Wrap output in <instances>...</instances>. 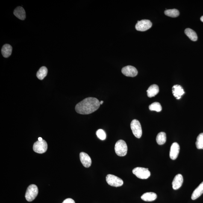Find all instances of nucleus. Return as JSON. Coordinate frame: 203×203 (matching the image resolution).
I'll list each match as a JSON object with an SVG mask.
<instances>
[{
    "mask_svg": "<svg viewBox=\"0 0 203 203\" xmlns=\"http://www.w3.org/2000/svg\"><path fill=\"white\" fill-rule=\"evenodd\" d=\"M14 14L21 20H24L26 18V13L23 8L18 7L15 9Z\"/></svg>",
    "mask_w": 203,
    "mask_h": 203,
    "instance_id": "obj_14",
    "label": "nucleus"
},
{
    "mask_svg": "<svg viewBox=\"0 0 203 203\" xmlns=\"http://www.w3.org/2000/svg\"><path fill=\"white\" fill-rule=\"evenodd\" d=\"M33 149L35 152L39 154H43L47 150V143L45 140H43L42 141L38 140L34 143Z\"/></svg>",
    "mask_w": 203,
    "mask_h": 203,
    "instance_id": "obj_7",
    "label": "nucleus"
},
{
    "mask_svg": "<svg viewBox=\"0 0 203 203\" xmlns=\"http://www.w3.org/2000/svg\"><path fill=\"white\" fill-rule=\"evenodd\" d=\"M164 13L166 16L172 17H177L180 14V12L179 11L175 9L166 10L165 11Z\"/></svg>",
    "mask_w": 203,
    "mask_h": 203,
    "instance_id": "obj_22",
    "label": "nucleus"
},
{
    "mask_svg": "<svg viewBox=\"0 0 203 203\" xmlns=\"http://www.w3.org/2000/svg\"><path fill=\"white\" fill-rule=\"evenodd\" d=\"M38 189L34 184L30 185L27 188L25 194V198L28 202H31L35 199L38 194Z\"/></svg>",
    "mask_w": 203,
    "mask_h": 203,
    "instance_id": "obj_3",
    "label": "nucleus"
},
{
    "mask_svg": "<svg viewBox=\"0 0 203 203\" xmlns=\"http://www.w3.org/2000/svg\"><path fill=\"white\" fill-rule=\"evenodd\" d=\"M185 33L189 39L193 41H196L198 40V36L196 33L190 28H187L185 30Z\"/></svg>",
    "mask_w": 203,
    "mask_h": 203,
    "instance_id": "obj_19",
    "label": "nucleus"
},
{
    "mask_svg": "<svg viewBox=\"0 0 203 203\" xmlns=\"http://www.w3.org/2000/svg\"><path fill=\"white\" fill-rule=\"evenodd\" d=\"M133 173L141 179H147L151 176V172L148 168L137 167L133 170Z\"/></svg>",
    "mask_w": 203,
    "mask_h": 203,
    "instance_id": "obj_4",
    "label": "nucleus"
},
{
    "mask_svg": "<svg viewBox=\"0 0 203 203\" xmlns=\"http://www.w3.org/2000/svg\"><path fill=\"white\" fill-rule=\"evenodd\" d=\"M152 23L148 20H142L138 21L136 25V29L137 31H145L149 30L152 27Z\"/></svg>",
    "mask_w": 203,
    "mask_h": 203,
    "instance_id": "obj_8",
    "label": "nucleus"
},
{
    "mask_svg": "<svg viewBox=\"0 0 203 203\" xmlns=\"http://www.w3.org/2000/svg\"><path fill=\"white\" fill-rule=\"evenodd\" d=\"M147 92L148 96L149 98H152L155 96L159 92V88L158 86L156 84H153L150 86Z\"/></svg>",
    "mask_w": 203,
    "mask_h": 203,
    "instance_id": "obj_15",
    "label": "nucleus"
},
{
    "mask_svg": "<svg viewBox=\"0 0 203 203\" xmlns=\"http://www.w3.org/2000/svg\"><path fill=\"white\" fill-rule=\"evenodd\" d=\"M131 128L134 136L137 138H140L142 136V131L141 125L139 121L137 120H133L131 122Z\"/></svg>",
    "mask_w": 203,
    "mask_h": 203,
    "instance_id": "obj_6",
    "label": "nucleus"
},
{
    "mask_svg": "<svg viewBox=\"0 0 203 203\" xmlns=\"http://www.w3.org/2000/svg\"><path fill=\"white\" fill-rule=\"evenodd\" d=\"M201 21H202V22H203V16L201 17Z\"/></svg>",
    "mask_w": 203,
    "mask_h": 203,
    "instance_id": "obj_28",
    "label": "nucleus"
},
{
    "mask_svg": "<svg viewBox=\"0 0 203 203\" xmlns=\"http://www.w3.org/2000/svg\"><path fill=\"white\" fill-rule=\"evenodd\" d=\"M157 198V194L153 192H147L141 196V199L147 202L154 201Z\"/></svg>",
    "mask_w": 203,
    "mask_h": 203,
    "instance_id": "obj_16",
    "label": "nucleus"
},
{
    "mask_svg": "<svg viewBox=\"0 0 203 203\" xmlns=\"http://www.w3.org/2000/svg\"><path fill=\"white\" fill-rule=\"evenodd\" d=\"M183 182V178L182 175L178 174L174 178L172 182L173 189L174 190H178L182 186Z\"/></svg>",
    "mask_w": 203,
    "mask_h": 203,
    "instance_id": "obj_12",
    "label": "nucleus"
},
{
    "mask_svg": "<svg viewBox=\"0 0 203 203\" xmlns=\"http://www.w3.org/2000/svg\"><path fill=\"white\" fill-rule=\"evenodd\" d=\"M106 179L108 184L113 187H120L123 184V181L121 179L111 174L108 175Z\"/></svg>",
    "mask_w": 203,
    "mask_h": 203,
    "instance_id": "obj_5",
    "label": "nucleus"
},
{
    "mask_svg": "<svg viewBox=\"0 0 203 203\" xmlns=\"http://www.w3.org/2000/svg\"><path fill=\"white\" fill-rule=\"evenodd\" d=\"M62 203H75V201L71 198H67L65 199Z\"/></svg>",
    "mask_w": 203,
    "mask_h": 203,
    "instance_id": "obj_26",
    "label": "nucleus"
},
{
    "mask_svg": "<svg viewBox=\"0 0 203 203\" xmlns=\"http://www.w3.org/2000/svg\"><path fill=\"white\" fill-rule=\"evenodd\" d=\"M180 151V147L178 143L175 142L171 146L170 151V157L172 160H175L178 157Z\"/></svg>",
    "mask_w": 203,
    "mask_h": 203,
    "instance_id": "obj_10",
    "label": "nucleus"
},
{
    "mask_svg": "<svg viewBox=\"0 0 203 203\" xmlns=\"http://www.w3.org/2000/svg\"><path fill=\"white\" fill-rule=\"evenodd\" d=\"M103 103H104V101H102L100 102V105H102Z\"/></svg>",
    "mask_w": 203,
    "mask_h": 203,
    "instance_id": "obj_29",
    "label": "nucleus"
},
{
    "mask_svg": "<svg viewBox=\"0 0 203 203\" xmlns=\"http://www.w3.org/2000/svg\"><path fill=\"white\" fill-rule=\"evenodd\" d=\"M96 134L98 138L102 140H105L106 137H107L105 132L102 129L98 130L96 131Z\"/></svg>",
    "mask_w": 203,
    "mask_h": 203,
    "instance_id": "obj_25",
    "label": "nucleus"
},
{
    "mask_svg": "<svg viewBox=\"0 0 203 203\" xmlns=\"http://www.w3.org/2000/svg\"><path fill=\"white\" fill-rule=\"evenodd\" d=\"M80 159L81 163L85 167L88 168L91 165V159L90 156L86 153L84 152L80 153Z\"/></svg>",
    "mask_w": 203,
    "mask_h": 203,
    "instance_id": "obj_11",
    "label": "nucleus"
},
{
    "mask_svg": "<svg viewBox=\"0 0 203 203\" xmlns=\"http://www.w3.org/2000/svg\"><path fill=\"white\" fill-rule=\"evenodd\" d=\"M166 134L164 132H160L157 135L156 137V141L158 144L163 145L166 143Z\"/></svg>",
    "mask_w": 203,
    "mask_h": 203,
    "instance_id": "obj_21",
    "label": "nucleus"
},
{
    "mask_svg": "<svg viewBox=\"0 0 203 203\" xmlns=\"http://www.w3.org/2000/svg\"><path fill=\"white\" fill-rule=\"evenodd\" d=\"M172 91L173 96L176 98L177 99H180L185 93L184 89L182 87L178 85H174L172 87Z\"/></svg>",
    "mask_w": 203,
    "mask_h": 203,
    "instance_id": "obj_13",
    "label": "nucleus"
},
{
    "mask_svg": "<svg viewBox=\"0 0 203 203\" xmlns=\"http://www.w3.org/2000/svg\"><path fill=\"white\" fill-rule=\"evenodd\" d=\"M203 193V181L195 189L192 196V199L193 200L197 199Z\"/></svg>",
    "mask_w": 203,
    "mask_h": 203,
    "instance_id": "obj_17",
    "label": "nucleus"
},
{
    "mask_svg": "<svg viewBox=\"0 0 203 203\" xmlns=\"http://www.w3.org/2000/svg\"><path fill=\"white\" fill-rule=\"evenodd\" d=\"M122 72L124 75L128 77H134L138 74L137 69L131 66H128L123 68Z\"/></svg>",
    "mask_w": 203,
    "mask_h": 203,
    "instance_id": "obj_9",
    "label": "nucleus"
},
{
    "mask_svg": "<svg viewBox=\"0 0 203 203\" xmlns=\"http://www.w3.org/2000/svg\"><path fill=\"white\" fill-rule=\"evenodd\" d=\"M100 101L96 98H87L77 104L75 110L81 114H89L93 113L99 108Z\"/></svg>",
    "mask_w": 203,
    "mask_h": 203,
    "instance_id": "obj_1",
    "label": "nucleus"
},
{
    "mask_svg": "<svg viewBox=\"0 0 203 203\" xmlns=\"http://www.w3.org/2000/svg\"><path fill=\"white\" fill-rule=\"evenodd\" d=\"M43 140V139H42V137H39L38 138V140L39 141H42Z\"/></svg>",
    "mask_w": 203,
    "mask_h": 203,
    "instance_id": "obj_27",
    "label": "nucleus"
},
{
    "mask_svg": "<svg viewBox=\"0 0 203 203\" xmlns=\"http://www.w3.org/2000/svg\"><path fill=\"white\" fill-rule=\"evenodd\" d=\"M196 145L197 149H203V133L199 134L197 138Z\"/></svg>",
    "mask_w": 203,
    "mask_h": 203,
    "instance_id": "obj_23",
    "label": "nucleus"
},
{
    "mask_svg": "<svg viewBox=\"0 0 203 203\" xmlns=\"http://www.w3.org/2000/svg\"><path fill=\"white\" fill-rule=\"evenodd\" d=\"M48 72V69L46 67H42L39 69L37 72V78L41 80H43L47 75Z\"/></svg>",
    "mask_w": 203,
    "mask_h": 203,
    "instance_id": "obj_20",
    "label": "nucleus"
},
{
    "mask_svg": "<svg viewBox=\"0 0 203 203\" xmlns=\"http://www.w3.org/2000/svg\"><path fill=\"white\" fill-rule=\"evenodd\" d=\"M2 54L3 57L8 58L11 55L12 52V47L10 45L5 44L2 47L1 50Z\"/></svg>",
    "mask_w": 203,
    "mask_h": 203,
    "instance_id": "obj_18",
    "label": "nucleus"
},
{
    "mask_svg": "<svg viewBox=\"0 0 203 203\" xmlns=\"http://www.w3.org/2000/svg\"><path fill=\"white\" fill-rule=\"evenodd\" d=\"M149 110L157 112H160L162 110V107L160 103L155 102L152 103L149 106Z\"/></svg>",
    "mask_w": 203,
    "mask_h": 203,
    "instance_id": "obj_24",
    "label": "nucleus"
},
{
    "mask_svg": "<svg viewBox=\"0 0 203 203\" xmlns=\"http://www.w3.org/2000/svg\"><path fill=\"white\" fill-rule=\"evenodd\" d=\"M115 151L118 156L120 157L125 156L128 151V147L126 143L123 140H118L115 144Z\"/></svg>",
    "mask_w": 203,
    "mask_h": 203,
    "instance_id": "obj_2",
    "label": "nucleus"
}]
</instances>
